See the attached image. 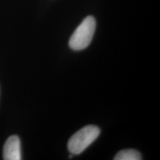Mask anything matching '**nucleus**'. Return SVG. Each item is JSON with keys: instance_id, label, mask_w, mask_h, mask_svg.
I'll return each mask as SVG.
<instances>
[{"instance_id": "obj_2", "label": "nucleus", "mask_w": 160, "mask_h": 160, "mask_svg": "<svg viewBox=\"0 0 160 160\" xmlns=\"http://www.w3.org/2000/svg\"><path fill=\"white\" fill-rule=\"evenodd\" d=\"M96 20L92 16L86 17L70 38L69 47L73 51H82L93 39L96 30Z\"/></svg>"}, {"instance_id": "obj_3", "label": "nucleus", "mask_w": 160, "mask_h": 160, "mask_svg": "<svg viewBox=\"0 0 160 160\" xmlns=\"http://www.w3.org/2000/svg\"><path fill=\"white\" fill-rule=\"evenodd\" d=\"M3 159L5 160H21V142L17 135L11 136L6 140L3 148Z\"/></svg>"}, {"instance_id": "obj_4", "label": "nucleus", "mask_w": 160, "mask_h": 160, "mask_svg": "<svg viewBox=\"0 0 160 160\" xmlns=\"http://www.w3.org/2000/svg\"><path fill=\"white\" fill-rule=\"evenodd\" d=\"M141 153L137 150L126 149L120 151L113 158L114 160H141Z\"/></svg>"}, {"instance_id": "obj_1", "label": "nucleus", "mask_w": 160, "mask_h": 160, "mask_svg": "<svg viewBox=\"0 0 160 160\" xmlns=\"http://www.w3.org/2000/svg\"><path fill=\"white\" fill-rule=\"evenodd\" d=\"M100 134V129L96 125H87L70 138L68 149L73 155H79L85 151Z\"/></svg>"}]
</instances>
